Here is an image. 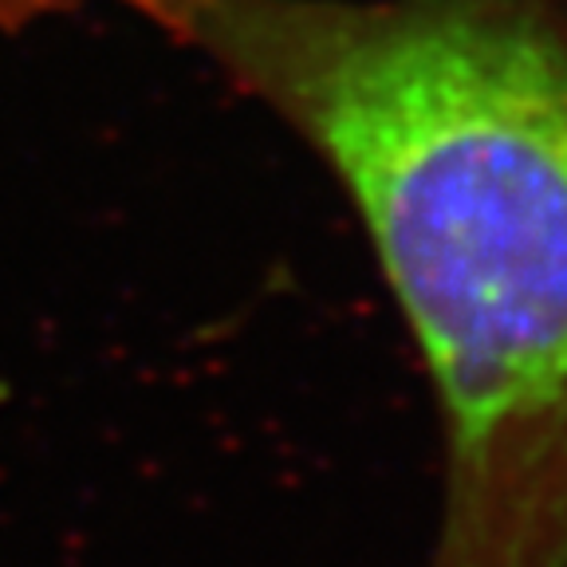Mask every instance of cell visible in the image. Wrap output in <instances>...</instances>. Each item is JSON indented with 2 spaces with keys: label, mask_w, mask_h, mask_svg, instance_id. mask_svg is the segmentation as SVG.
<instances>
[{
  "label": "cell",
  "mask_w": 567,
  "mask_h": 567,
  "mask_svg": "<svg viewBox=\"0 0 567 567\" xmlns=\"http://www.w3.org/2000/svg\"><path fill=\"white\" fill-rule=\"evenodd\" d=\"M87 4H115L146 24H154V12H158V0H0V32H24L40 20L68 17V12H80Z\"/></svg>",
  "instance_id": "7a4b0ae2"
},
{
  "label": "cell",
  "mask_w": 567,
  "mask_h": 567,
  "mask_svg": "<svg viewBox=\"0 0 567 567\" xmlns=\"http://www.w3.org/2000/svg\"><path fill=\"white\" fill-rule=\"evenodd\" d=\"M323 162L445 422L430 567H567V0H162Z\"/></svg>",
  "instance_id": "6da1fadb"
}]
</instances>
